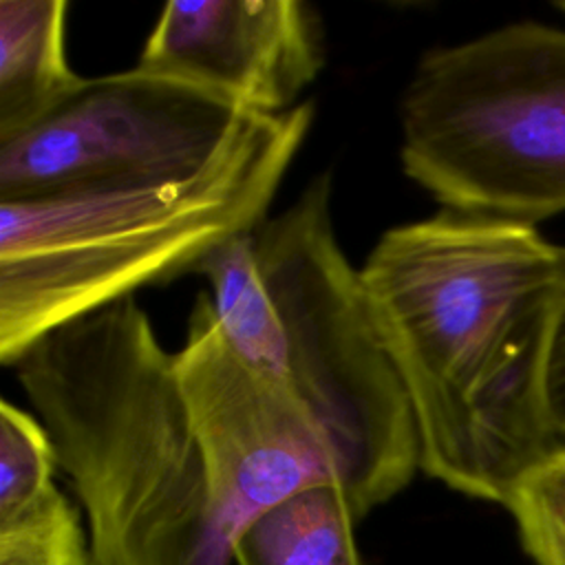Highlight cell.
I'll return each mask as SVG.
<instances>
[{
	"instance_id": "1",
	"label": "cell",
	"mask_w": 565,
	"mask_h": 565,
	"mask_svg": "<svg viewBox=\"0 0 565 565\" xmlns=\"http://www.w3.org/2000/svg\"><path fill=\"white\" fill-rule=\"evenodd\" d=\"M360 276L413 415L419 470L505 505L565 446L547 404L563 247L532 225L441 207L388 227Z\"/></svg>"
},
{
	"instance_id": "2",
	"label": "cell",
	"mask_w": 565,
	"mask_h": 565,
	"mask_svg": "<svg viewBox=\"0 0 565 565\" xmlns=\"http://www.w3.org/2000/svg\"><path fill=\"white\" fill-rule=\"evenodd\" d=\"M86 516L95 565H234L170 353L135 296L13 364Z\"/></svg>"
},
{
	"instance_id": "3",
	"label": "cell",
	"mask_w": 565,
	"mask_h": 565,
	"mask_svg": "<svg viewBox=\"0 0 565 565\" xmlns=\"http://www.w3.org/2000/svg\"><path fill=\"white\" fill-rule=\"evenodd\" d=\"M196 274L232 351L316 417L355 519L402 492L419 470L417 433L360 267L338 241L331 177L316 174L282 212L207 254Z\"/></svg>"
},
{
	"instance_id": "4",
	"label": "cell",
	"mask_w": 565,
	"mask_h": 565,
	"mask_svg": "<svg viewBox=\"0 0 565 565\" xmlns=\"http://www.w3.org/2000/svg\"><path fill=\"white\" fill-rule=\"evenodd\" d=\"M316 108L258 115L203 170L168 183L0 201V362L44 333L196 271L254 232L302 148Z\"/></svg>"
},
{
	"instance_id": "5",
	"label": "cell",
	"mask_w": 565,
	"mask_h": 565,
	"mask_svg": "<svg viewBox=\"0 0 565 565\" xmlns=\"http://www.w3.org/2000/svg\"><path fill=\"white\" fill-rule=\"evenodd\" d=\"M404 174L444 210L565 212V29L512 22L426 51L399 102Z\"/></svg>"
},
{
	"instance_id": "6",
	"label": "cell",
	"mask_w": 565,
	"mask_h": 565,
	"mask_svg": "<svg viewBox=\"0 0 565 565\" xmlns=\"http://www.w3.org/2000/svg\"><path fill=\"white\" fill-rule=\"evenodd\" d=\"M256 117L141 66L84 77L51 115L0 143V201L179 181L221 157Z\"/></svg>"
},
{
	"instance_id": "7",
	"label": "cell",
	"mask_w": 565,
	"mask_h": 565,
	"mask_svg": "<svg viewBox=\"0 0 565 565\" xmlns=\"http://www.w3.org/2000/svg\"><path fill=\"white\" fill-rule=\"evenodd\" d=\"M174 373L234 541L282 499L324 483L340 488L335 457L311 411L232 351L207 294L190 311Z\"/></svg>"
},
{
	"instance_id": "8",
	"label": "cell",
	"mask_w": 565,
	"mask_h": 565,
	"mask_svg": "<svg viewBox=\"0 0 565 565\" xmlns=\"http://www.w3.org/2000/svg\"><path fill=\"white\" fill-rule=\"evenodd\" d=\"M327 60L320 13L305 0H172L137 66L212 90L256 115L296 108Z\"/></svg>"
},
{
	"instance_id": "9",
	"label": "cell",
	"mask_w": 565,
	"mask_h": 565,
	"mask_svg": "<svg viewBox=\"0 0 565 565\" xmlns=\"http://www.w3.org/2000/svg\"><path fill=\"white\" fill-rule=\"evenodd\" d=\"M66 0H0V143L29 130L82 84L66 53Z\"/></svg>"
},
{
	"instance_id": "10",
	"label": "cell",
	"mask_w": 565,
	"mask_h": 565,
	"mask_svg": "<svg viewBox=\"0 0 565 565\" xmlns=\"http://www.w3.org/2000/svg\"><path fill=\"white\" fill-rule=\"evenodd\" d=\"M355 514L333 486L300 490L258 514L234 541V565H364Z\"/></svg>"
},
{
	"instance_id": "11",
	"label": "cell",
	"mask_w": 565,
	"mask_h": 565,
	"mask_svg": "<svg viewBox=\"0 0 565 565\" xmlns=\"http://www.w3.org/2000/svg\"><path fill=\"white\" fill-rule=\"evenodd\" d=\"M57 457L42 422L9 399L0 402V525L44 501L55 486Z\"/></svg>"
},
{
	"instance_id": "12",
	"label": "cell",
	"mask_w": 565,
	"mask_h": 565,
	"mask_svg": "<svg viewBox=\"0 0 565 565\" xmlns=\"http://www.w3.org/2000/svg\"><path fill=\"white\" fill-rule=\"evenodd\" d=\"M0 565H95L77 508L55 490L0 525Z\"/></svg>"
},
{
	"instance_id": "13",
	"label": "cell",
	"mask_w": 565,
	"mask_h": 565,
	"mask_svg": "<svg viewBox=\"0 0 565 565\" xmlns=\"http://www.w3.org/2000/svg\"><path fill=\"white\" fill-rule=\"evenodd\" d=\"M505 508L536 565H565V446L521 479Z\"/></svg>"
},
{
	"instance_id": "14",
	"label": "cell",
	"mask_w": 565,
	"mask_h": 565,
	"mask_svg": "<svg viewBox=\"0 0 565 565\" xmlns=\"http://www.w3.org/2000/svg\"><path fill=\"white\" fill-rule=\"evenodd\" d=\"M547 404L556 433L565 441V247H563V282L552 331L547 364Z\"/></svg>"
},
{
	"instance_id": "15",
	"label": "cell",
	"mask_w": 565,
	"mask_h": 565,
	"mask_svg": "<svg viewBox=\"0 0 565 565\" xmlns=\"http://www.w3.org/2000/svg\"><path fill=\"white\" fill-rule=\"evenodd\" d=\"M558 9H561V11H565V2H558Z\"/></svg>"
}]
</instances>
